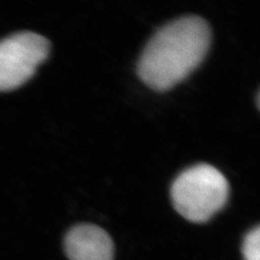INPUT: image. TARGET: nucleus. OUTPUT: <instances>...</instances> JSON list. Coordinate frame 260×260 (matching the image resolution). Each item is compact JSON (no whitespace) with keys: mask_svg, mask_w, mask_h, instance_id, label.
Wrapping results in <instances>:
<instances>
[{"mask_svg":"<svg viewBox=\"0 0 260 260\" xmlns=\"http://www.w3.org/2000/svg\"><path fill=\"white\" fill-rule=\"evenodd\" d=\"M170 193L179 214L186 220L202 223L223 208L230 186L217 168L199 164L185 169L176 178Z\"/></svg>","mask_w":260,"mask_h":260,"instance_id":"nucleus-2","label":"nucleus"},{"mask_svg":"<svg viewBox=\"0 0 260 260\" xmlns=\"http://www.w3.org/2000/svg\"><path fill=\"white\" fill-rule=\"evenodd\" d=\"M210 42L211 31L205 20L195 15L178 19L150 39L138 63V74L154 90H169L203 62Z\"/></svg>","mask_w":260,"mask_h":260,"instance_id":"nucleus-1","label":"nucleus"},{"mask_svg":"<svg viewBox=\"0 0 260 260\" xmlns=\"http://www.w3.org/2000/svg\"><path fill=\"white\" fill-rule=\"evenodd\" d=\"M242 249L245 260H260V229L258 225L246 234Z\"/></svg>","mask_w":260,"mask_h":260,"instance_id":"nucleus-5","label":"nucleus"},{"mask_svg":"<svg viewBox=\"0 0 260 260\" xmlns=\"http://www.w3.org/2000/svg\"><path fill=\"white\" fill-rule=\"evenodd\" d=\"M50 43L32 31H20L0 40V92L12 91L28 81L46 61Z\"/></svg>","mask_w":260,"mask_h":260,"instance_id":"nucleus-3","label":"nucleus"},{"mask_svg":"<svg viewBox=\"0 0 260 260\" xmlns=\"http://www.w3.org/2000/svg\"><path fill=\"white\" fill-rule=\"evenodd\" d=\"M70 260H113L114 244L100 226L79 224L72 228L64 241Z\"/></svg>","mask_w":260,"mask_h":260,"instance_id":"nucleus-4","label":"nucleus"}]
</instances>
